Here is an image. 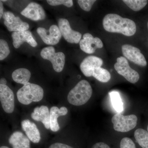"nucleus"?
<instances>
[{
    "label": "nucleus",
    "instance_id": "f257e3e1",
    "mask_svg": "<svg viewBox=\"0 0 148 148\" xmlns=\"http://www.w3.org/2000/svg\"><path fill=\"white\" fill-rule=\"evenodd\" d=\"M103 28L107 32L121 34L127 36H133L137 28L134 21L126 18H123L116 14H109L103 19Z\"/></svg>",
    "mask_w": 148,
    "mask_h": 148
},
{
    "label": "nucleus",
    "instance_id": "f03ea898",
    "mask_svg": "<svg viewBox=\"0 0 148 148\" xmlns=\"http://www.w3.org/2000/svg\"><path fill=\"white\" fill-rule=\"evenodd\" d=\"M92 87L86 80L80 81L70 90L68 95V101L75 106H81L86 104L92 96Z\"/></svg>",
    "mask_w": 148,
    "mask_h": 148
},
{
    "label": "nucleus",
    "instance_id": "7ed1b4c3",
    "mask_svg": "<svg viewBox=\"0 0 148 148\" xmlns=\"http://www.w3.org/2000/svg\"><path fill=\"white\" fill-rule=\"evenodd\" d=\"M16 95L20 103L28 105L33 102L41 101L43 98L44 90L38 85L29 82L17 91Z\"/></svg>",
    "mask_w": 148,
    "mask_h": 148
},
{
    "label": "nucleus",
    "instance_id": "20e7f679",
    "mask_svg": "<svg viewBox=\"0 0 148 148\" xmlns=\"http://www.w3.org/2000/svg\"><path fill=\"white\" fill-rule=\"evenodd\" d=\"M112 122L115 130L119 132H127L136 127L138 118L134 114L124 116L121 113H117L112 118Z\"/></svg>",
    "mask_w": 148,
    "mask_h": 148
},
{
    "label": "nucleus",
    "instance_id": "39448f33",
    "mask_svg": "<svg viewBox=\"0 0 148 148\" xmlns=\"http://www.w3.org/2000/svg\"><path fill=\"white\" fill-rule=\"evenodd\" d=\"M40 55L43 59L50 61L56 72L60 73L62 71L65 64V55L64 53L56 52L53 47L49 46L42 49Z\"/></svg>",
    "mask_w": 148,
    "mask_h": 148
},
{
    "label": "nucleus",
    "instance_id": "423d86ee",
    "mask_svg": "<svg viewBox=\"0 0 148 148\" xmlns=\"http://www.w3.org/2000/svg\"><path fill=\"white\" fill-rule=\"evenodd\" d=\"M114 67L118 73L123 76L131 83H136L140 79L139 73L131 69L127 59L123 56L117 58V62L114 65Z\"/></svg>",
    "mask_w": 148,
    "mask_h": 148
},
{
    "label": "nucleus",
    "instance_id": "0eeeda50",
    "mask_svg": "<svg viewBox=\"0 0 148 148\" xmlns=\"http://www.w3.org/2000/svg\"><path fill=\"white\" fill-rule=\"evenodd\" d=\"M37 32L43 42L48 45L57 44L62 36L59 28L56 25H51L48 30L42 27H38L37 29Z\"/></svg>",
    "mask_w": 148,
    "mask_h": 148
},
{
    "label": "nucleus",
    "instance_id": "6e6552de",
    "mask_svg": "<svg viewBox=\"0 0 148 148\" xmlns=\"http://www.w3.org/2000/svg\"><path fill=\"white\" fill-rule=\"evenodd\" d=\"M3 17L4 24L9 32H21L27 31L29 29V24L28 23L21 20L18 16H15L10 12H5Z\"/></svg>",
    "mask_w": 148,
    "mask_h": 148
},
{
    "label": "nucleus",
    "instance_id": "1a4fd4ad",
    "mask_svg": "<svg viewBox=\"0 0 148 148\" xmlns=\"http://www.w3.org/2000/svg\"><path fill=\"white\" fill-rule=\"evenodd\" d=\"M58 25L61 35L67 42L75 44L79 42L82 38L81 34L73 30L67 19L60 18L58 20Z\"/></svg>",
    "mask_w": 148,
    "mask_h": 148
},
{
    "label": "nucleus",
    "instance_id": "9d476101",
    "mask_svg": "<svg viewBox=\"0 0 148 148\" xmlns=\"http://www.w3.org/2000/svg\"><path fill=\"white\" fill-rule=\"evenodd\" d=\"M123 54L126 59L139 66L145 67L147 65L145 58L138 48L130 45H124L121 47Z\"/></svg>",
    "mask_w": 148,
    "mask_h": 148
},
{
    "label": "nucleus",
    "instance_id": "9b49d317",
    "mask_svg": "<svg viewBox=\"0 0 148 148\" xmlns=\"http://www.w3.org/2000/svg\"><path fill=\"white\" fill-rule=\"evenodd\" d=\"M0 100L5 112L9 114L13 112L14 108V94L6 85L0 84Z\"/></svg>",
    "mask_w": 148,
    "mask_h": 148
},
{
    "label": "nucleus",
    "instance_id": "f8f14e48",
    "mask_svg": "<svg viewBox=\"0 0 148 148\" xmlns=\"http://www.w3.org/2000/svg\"><path fill=\"white\" fill-rule=\"evenodd\" d=\"M79 46L83 51L88 54H92L97 49L102 48L103 44L99 38H94L89 33H86L83 35L82 39L80 41Z\"/></svg>",
    "mask_w": 148,
    "mask_h": 148
},
{
    "label": "nucleus",
    "instance_id": "ddd939ff",
    "mask_svg": "<svg viewBox=\"0 0 148 148\" xmlns=\"http://www.w3.org/2000/svg\"><path fill=\"white\" fill-rule=\"evenodd\" d=\"M21 15L33 21L43 20L45 19L46 14L41 5L36 3L32 2L21 12Z\"/></svg>",
    "mask_w": 148,
    "mask_h": 148
},
{
    "label": "nucleus",
    "instance_id": "4468645a",
    "mask_svg": "<svg viewBox=\"0 0 148 148\" xmlns=\"http://www.w3.org/2000/svg\"><path fill=\"white\" fill-rule=\"evenodd\" d=\"M12 44L14 47L18 49L24 42L29 44L32 47L37 46V43L32 36V33L30 31H21L19 32H14L12 34Z\"/></svg>",
    "mask_w": 148,
    "mask_h": 148
},
{
    "label": "nucleus",
    "instance_id": "2eb2a0df",
    "mask_svg": "<svg viewBox=\"0 0 148 148\" xmlns=\"http://www.w3.org/2000/svg\"><path fill=\"white\" fill-rule=\"evenodd\" d=\"M103 61L101 58L93 56H88L81 63L80 69L86 77H91V72L96 68L101 67Z\"/></svg>",
    "mask_w": 148,
    "mask_h": 148
},
{
    "label": "nucleus",
    "instance_id": "dca6fc26",
    "mask_svg": "<svg viewBox=\"0 0 148 148\" xmlns=\"http://www.w3.org/2000/svg\"><path fill=\"white\" fill-rule=\"evenodd\" d=\"M31 116L36 121L41 122L46 129L50 128V111L47 106H42L35 108Z\"/></svg>",
    "mask_w": 148,
    "mask_h": 148
},
{
    "label": "nucleus",
    "instance_id": "f3484780",
    "mask_svg": "<svg viewBox=\"0 0 148 148\" xmlns=\"http://www.w3.org/2000/svg\"><path fill=\"white\" fill-rule=\"evenodd\" d=\"M22 129L30 141L34 143H39L40 135L36 125L29 119L24 120L21 123Z\"/></svg>",
    "mask_w": 148,
    "mask_h": 148
},
{
    "label": "nucleus",
    "instance_id": "a211bd4d",
    "mask_svg": "<svg viewBox=\"0 0 148 148\" xmlns=\"http://www.w3.org/2000/svg\"><path fill=\"white\" fill-rule=\"evenodd\" d=\"M9 143L13 148H30V140L20 131H15L11 135Z\"/></svg>",
    "mask_w": 148,
    "mask_h": 148
},
{
    "label": "nucleus",
    "instance_id": "6ab92c4d",
    "mask_svg": "<svg viewBox=\"0 0 148 148\" xmlns=\"http://www.w3.org/2000/svg\"><path fill=\"white\" fill-rule=\"evenodd\" d=\"M68 112V109L65 107H61L60 109L55 106L51 108L50 111V127L51 130L56 132L60 129L58 122V117L66 115Z\"/></svg>",
    "mask_w": 148,
    "mask_h": 148
},
{
    "label": "nucleus",
    "instance_id": "aec40b11",
    "mask_svg": "<svg viewBox=\"0 0 148 148\" xmlns=\"http://www.w3.org/2000/svg\"><path fill=\"white\" fill-rule=\"evenodd\" d=\"M31 77V72L25 68L16 69L12 74V79L15 82L24 85L29 82Z\"/></svg>",
    "mask_w": 148,
    "mask_h": 148
},
{
    "label": "nucleus",
    "instance_id": "412c9836",
    "mask_svg": "<svg viewBox=\"0 0 148 148\" xmlns=\"http://www.w3.org/2000/svg\"><path fill=\"white\" fill-rule=\"evenodd\" d=\"M91 76L99 82L103 83L109 82L111 77L110 72L101 67H98L93 69L91 72Z\"/></svg>",
    "mask_w": 148,
    "mask_h": 148
},
{
    "label": "nucleus",
    "instance_id": "4be33fe9",
    "mask_svg": "<svg viewBox=\"0 0 148 148\" xmlns=\"http://www.w3.org/2000/svg\"><path fill=\"white\" fill-rule=\"evenodd\" d=\"M111 103L117 113H121L123 110V103L119 92L113 91L109 92Z\"/></svg>",
    "mask_w": 148,
    "mask_h": 148
},
{
    "label": "nucleus",
    "instance_id": "5701e85b",
    "mask_svg": "<svg viewBox=\"0 0 148 148\" xmlns=\"http://www.w3.org/2000/svg\"><path fill=\"white\" fill-rule=\"evenodd\" d=\"M134 136L140 147L143 148H148V131L142 128H139L135 130Z\"/></svg>",
    "mask_w": 148,
    "mask_h": 148
},
{
    "label": "nucleus",
    "instance_id": "b1692460",
    "mask_svg": "<svg viewBox=\"0 0 148 148\" xmlns=\"http://www.w3.org/2000/svg\"><path fill=\"white\" fill-rule=\"evenodd\" d=\"M123 2L133 11H138L144 8L147 4L148 1L146 0H123Z\"/></svg>",
    "mask_w": 148,
    "mask_h": 148
},
{
    "label": "nucleus",
    "instance_id": "393cba45",
    "mask_svg": "<svg viewBox=\"0 0 148 148\" xmlns=\"http://www.w3.org/2000/svg\"><path fill=\"white\" fill-rule=\"evenodd\" d=\"M10 53L7 42L5 40H0V60L2 61L8 57Z\"/></svg>",
    "mask_w": 148,
    "mask_h": 148
},
{
    "label": "nucleus",
    "instance_id": "a878e982",
    "mask_svg": "<svg viewBox=\"0 0 148 148\" xmlns=\"http://www.w3.org/2000/svg\"><path fill=\"white\" fill-rule=\"evenodd\" d=\"M49 5L57 6L63 5L68 8H71L73 5L72 0H48L47 1Z\"/></svg>",
    "mask_w": 148,
    "mask_h": 148
},
{
    "label": "nucleus",
    "instance_id": "bb28decb",
    "mask_svg": "<svg viewBox=\"0 0 148 148\" xmlns=\"http://www.w3.org/2000/svg\"><path fill=\"white\" fill-rule=\"evenodd\" d=\"M96 2L95 0H78L77 3L83 10L86 12L90 11L93 4Z\"/></svg>",
    "mask_w": 148,
    "mask_h": 148
},
{
    "label": "nucleus",
    "instance_id": "cd10ccee",
    "mask_svg": "<svg viewBox=\"0 0 148 148\" xmlns=\"http://www.w3.org/2000/svg\"><path fill=\"white\" fill-rule=\"evenodd\" d=\"M120 146V148H136L135 143L128 138H123L121 141Z\"/></svg>",
    "mask_w": 148,
    "mask_h": 148
},
{
    "label": "nucleus",
    "instance_id": "c85d7f7f",
    "mask_svg": "<svg viewBox=\"0 0 148 148\" xmlns=\"http://www.w3.org/2000/svg\"><path fill=\"white\" fill-rule=\"evenodd\" d=\"M49 148H74L66 144L61 143H55L51 145Z\"/></svg>",
    "mask_w": 148,
    "mask_h": 148
},
{
    "label": "nucleus",
    "instance_id": "c756f323",
    "mask_svg": "<svg viewBox=\"0 0 148 148\" xmlns=\"http://www.w3.org/2000/svg\"><path fill=\"white\" fill-rule=\"evenodd\" d=\"M91 148H110L108 145L103 143H98L94 144Z\"/></svg>",
    "mask_w": 148,
    "mask_h": 148
},
{
    "label": "nucleus",
    "instance_id": "7c9ffc66",
    "mask_svg": "<svg viewBox=\"0 0 148 148\" xmlns=\"http://www.w3.org/2000/svg\"><path fill=\"white\" fill-rule=\"evenodd\" d=\"M3 5L1 1H0V18H1L2 16L3 15Z\"/></svg>",
    "mask_w": 148,
    "mask_h": 148
},
{
    "label": "nucleus",
    "instance_id": "2f4dec72",
    "mask_svg": "<svg viewBox=\"0 0 148 148\" xmlns=\"http://www.w3.org/2000/svg\"><path fill=\"white\" fill-rule=\"evenodd\" d=\"M6 80L3 78H1L0 80V84L6 85Z\"/></svg>",
    "mask_w": 148,
    "mask_h": 148
},
{
    "label": "nucleus",
    "instance_id": "473e14b6",
    "mask_svg": "<svg viewBox=\"0 0 148 148\" xmlns=\"http://www.w3.org/2000/svg\"><path fill=\"white\" fill-rule=\"evenodd\" d=\"M0 148H9L8 147H6V146H2Z\"/></svg>",
    "mask_w": 148,
    "mask_h": 148
},
{
    "label": "nucleus",
    "instance_id": "72a5a7b5",
    "mask_svg": "<svg viewBox=\"0 0 148 148\" xmlns=\"http://www.w3.org/2000/svg\"><path fill=\"white\" fill-rule=\"evenodd\" d=\"M147 131L148 132V126H147Z\"/></svg>",
    "mask_w": 148,
    "mask_h": 148
},
{
    "label": "nucleus",
    "instance_id": "f704fd0d",
    "mask_svg": "<svg viewBox=\"0 0 148 148\" xmlns=\"http://www.w3.org/2000/svg\"><path fill=\"white\" fill-rule=\"evenodd\" d=\"M147 27H148V21L147 23Z\"/></svg>",
    "mask_w": 148,
    "mask_h": 148
}]
</instances>
